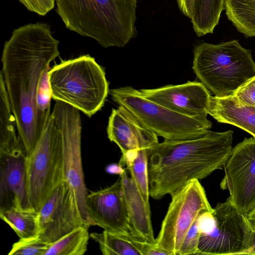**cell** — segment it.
I'll use <instances>...</instances> for the list:
<instances>
[{"label":"cell","instance_id":"obj_8","mask_svg":"<svg viewBox=\"0 0 255 255\" xmlns=\"http://www.w3.org/2000/svg\"><path fill=\"white\" fill-rule=\"evenodd\" d=\"M214 225L200 233L197 255H247L255 245V227L229 196L213 208Z\"/></svg>","mask_w":255,"mask_h":255},{"label":"cell","instance_id":"obj_21","mask_svg":"<svg viewBox=\"0 0 255 255\" xmlns=\"http://www.w3.org/2000/svg\"><path fill=\"white\" fill-rule=\"evenodd\" d=\"M228 19L246 37H255V0H225Z\"/></svg>","mask_w":255,"mask_h":255},{"label":"cell","instance_id":"obj_7","mask_svg":"<svg viewBox=\"0 0 255 255\" xmlns=\"http://www.w3.org/2000/svg\"><path fill=\"white\" fill-rule=\"evenodd\" d=\"M26 169L29 202L39 211L64 180L62 136L51 114L34 150L26 157Z\"/></svg>","mask_w":255,"mask_h":255},{"label":"cell","instance_id":"obj_14","mask_svg":"<svg viewBox=\"0 0 255 255\" xmlns=\"http://www.w3.org/2000/svg\"><path fill=\"white\" fill-rule=\"evenodd\" d=\"M86 205L93 226L109 232L131 235L120 176L111 186L88 194Z\"/></svg>","mask_w":255,"mask_h":255},{"label":"cell","instance_id":"obj_24","mask_svg":"<svg viewBox=\"0 0 255 255\" xmlns=\"http://www.w3.org/2000/svg\"><path fill=\"white\" fill-rule=\"evenodd\" d=\"M89 227H79L51 244L45 255H83L87 252Z\"/></svg>","mask_w":255,"mask_h":255},{"label":"cell","instance_id":"obj_18","mask_svg":"<svg viewBox=\"0 0 255 255\" xmlns=\"http://www.w3.org/2000/svg\"><path fill=\"white\" fill-rule=\"evenodd\" d=\"M208 113L219 123L236 126L255 137V107L240 105L233 95L211 96Z\"/></svg>","mask_w":255,"mask_h":255},{"label":"cell","instance_id":"obj_1","mask_svg":"<svg viewBox=\"0 0 255 255\" xmlns=\"http://www.w3.org/2000/svg\"><path fill=\"white\" fill-rule=\"evenodd\" d=\"M49 25L29 23L15 29L4 44L0 75L27 156L34 150L48 119L38 112L36 95L43 71L60 54Z\"/></svg>","mask_w":255,"mask_h":255},{"label":"cell","instance_id":"obj_5","mask_svg":"<svg viewBox=\"0 0 255 255\" xmlns=\"http://www.w3.org/2000/svg\"><path fill=\"white\" fill-rule=\"evenodd\" d=\"M49 77L52 99L89 118L102 108L110 91L104 69L89 55L56 64Z\"/></svg>","mask_w":255,"mask_h":255},{"label":"cell","instance_id":"obj_4","mask_svg":"<svg viewBox=\"0 0 255 255\" xmlns=\"http://www.w3.org/2000/svg\"><path fill=\"white\" fill-rule=\"evenodd\" d=\"M192 69L205 87L218 97L234 93L255 76L251 51L237 40L194 46Z\"/></svg>","mask_w":255,"mask_h":255},{"label":"cell","instance_id":"obj_19","mask_svg":"<svg viewBox=\"0 0 255 255\" xmlns=\"http://www.w3.org/2000/svg\"><path fill=\"white\" fill-rule=\"evenodd\" d=\"M225 0H196L191 22L198 37L213 33L225 9Z\"/></svg>","mask_w":255,"mask_h":255},{"label":"cell","instance_id":"obj_15","mask_svg":"<svg viewBox=\"0 0 255 255\" xmlns=\"http://www.w3.org/2000/svg\"><path fill=\"white\" fill-rule=\"evenodd\" d=\"M26 157L23 146L0 151V210L32 207L27 187Z\"/></svg>","mask_w":255,"mask_h":255},{"label":"cell","instance_id":"obj_13","mask_svg":"<svg viewBox=\"0 0 255 255\" xmlns=\"http://www.w3.org/2000/svg\"><path fill=\"white\" fill-rule=\"evenodd\" d=\"M138 90L147 99L184 116L204 118L208 114L211 95L201 82L188 81L183 84Z\"/></svg>","mask_w":255,"mask_h":255},{"label":"cell","instance_id":"obj_16","mask_svg":"<svg viewBox=\"0 0 255 255\" xmlns=\"http://www.w3.org/2000/svg\"><path fill=\"white\" fill-rule=\"evenodd\" d=\"M108 137L122 154L139 148L148 149L159 142L158 136L121 106L113 109L107 128Z\"/></svg>","mask_w":255,"mask_h":255},{"label":"cell","instance_id":"obj_11","mask_svg":"<svg viewBox=\"0 0 255 255\" xmlns=\"http://www.w3.org/2000/svg\"><path fill=\"white\" fill-rule=\"evenodd\" d=\"M221 184L236 208L247 217L255 209V137L245 138L232 148Z\"/></svg>","mask_w":255,"mask_h":255},{"label":"cell","instance_id":"obj_27","mask_svg":"<svg viewBox=\"0 0 255 255\" xmlns=\"http://www.w3.org/2000/svg\"><path fill=\"white\" fill-rule=\"evenodd\" d=\"M199 217L195 221L187 233L179 249L178 255L198 254V244L200 235Z\"/></svg>","mask_w":255,"mask_h":255},{"label":"cell","instance_id":"obj_2","mask_svg":"<svg viewBox=\"0 0 255 255\" xmlns=\"http://www.w3.org/2000/svg\"><path fill=\"white\" fill-rule=\"evenodd\" d=\"M233 131H210L192 139L164 140L148 149L149 197L170 196L192 180L221 169L232 150Z\"/></svg>","mask_w":255,"mask_h":255},{"label":"cell","instance_id":"obj_20","mask_svg":"<svg viewBox=\"0 0 255 255\" xmlns=\"http://www.w3.org/2000/svg\"><path fill=\"white\" fill-rule=\"evenodd\" d=\"M0 218L9 226L19 239L39 235V212L32 207H13L0 210Z\"/></svg>","mask_w":255,"mask_h":255},{"label":"cell","instance_id":"obj_3","mask_svg":"<svg viewBox=\"0 0 255 255\" xmlns=\"http://www.w3.org/2000/svg\"><path fill=\"white\" fill-rule=\"evenodd\" d=\"M137 0H55L56 12L69 30L104 48L123 47L135 37Z\"/></svg>","mask_w":255,"mask_h":255},{"label":"cell","instance_id":"obj_30","mask_svg":"<svg viewBox=\"0 0 255 255\" xmlns=\"http://www.w3.org/2000/svg\"><path fill=\"white\" fill-rule=\"evenodd\" d=\"M180 11L190 19L196 0H176Z\"/></svg>","mask_w":255,"mask_h":255},{"label":"cell","instance_id":"obj_26","mask_svg":"<svg viewBox=\"0 0 255 255\" xmlns=\"http://www.w3.org/2000/svg\"><path fill=\"white\" fill-rule=\"evenodd\" d=\"M50 66L42 72L36 95V104L39 113L46 118L50 115V104L52 91L49 81V72Z\"/></svg>","mask_w":255,"mask_h":255},{"label":"cell","instance_id":"obj_31","mask_svg":"<svg viewBox=\"0 0 255 255\" xmlns=\"http://www.w3.org/2000/svg\"><path fill=\"white\" fill-rule=\"evenodd\" d=\"M125 168L119 163H112L108 165L106 168L107 172L110 174H118L120 175L124 171Z\"/></svg>","mask_w":255,"mask_h":255},{"label":"cell","instance_id":"obj_10","mask_svg":"<svg viewBox=\"0 0 255 255\" xmlns=\"http://www.w3.org/2000/svg\"><path fill=\"white\" fill-rule=\"evenodd\" d=\"M51 114L62 136L64 180L73 191L84 225L89 227L93 224L86 209V199L88 193L82 161L80 111L67 104L56 101Z\"/></svg>","mask_w":255,"mask_h":255},{"label":"cell","instance_id":"obj_12","mask_svg":"<svg viewBox=\"0 0 255 255\" xmlns=\"http://www.w3.org/2000/svg\"><path fill=\"white\" fill-rule=\"evenodd\" d=\"M38 212V236L49 244L84 225L73 191L65 180Z\"/></svg>","mask_w":255,"mask_h":255},{"label":"cell","instance_id":"obj_22","mask_svg":"<svg viewBox=\"0 0 255 255\" xmlns=\"http://www.w3.org/2000/svg\"><path fill=\"white\" fill-rule=\"evenodd\" d=\"M119 164L126 168L145 201L149 202L148 149L139 148L122 154Z\"/></svg>","mask_w":255,"mask_h":255},{"label":"cell","instance_id":"obj_6","mask_svg":"<svg viewBox=\"0 0 255 255\" xmlns=\"http://www.w3.org/2000/svg\"><path fill=\"white\" fill-rule=\"evenodd\" d=\"M112 100L128 110L145 127L169 141L203 136L210 131L207 117L192 118L173 111L144 97L130 86L111 89Z\"/></svg>","mask_w":255,"mask_h":255},{"label":"cell","instance_id":"obj_33","mask_svg":"<svg viewBox=\"0 0 255 255\" xmlns=\"http://www.w3.org/2000/svg\"><path fill=\"white\" fill-rule=\"evenodd\" d=\"M247 255H255V245L248 252Z\"/></svg>","mask_w":255,"mask_h":255},{"label":"cell","instance_id":"obj_9","mask_svg":"<svg viewBox=\"0 0 255 255\" xmlns=\"http://www.w3.org/2000/svg\"><path fill=\"white\" fill-rule=\"evenodd\" d=\"M171 197L155 244L170 255H178L186 235L195 221L203 213L212 212L213 208L204 187L197 179L189 181Z\"/></svg>","mask_w":255,"mask_h":255},{"label":"cell","instance_id":"obj_28","mask_svg":"<svg viewBox=\"0 0 255 255\" xmlns=\"http://www.w3.org/2000/svg\"><path fill=\"white\" fill-rule=\"evenodd\" d=\"M232 95L240 105L255 107V76L241 86Z\"/></svg>","mask_w":255,"mask_h":255},{"label":"cell","instance_id":"obj_32","mask_svg":"<svg viewBox=\"0 0 255 255\" xmlns=\"http://www.w3.org/2000/svg\"><path fill=\"white\" fill-rule=\"evenodd\" d=\"M248 219L251 223L255 227V209L254 211L248 217Z\"/></svg>","mask_w":255,"mask_h":255},{"label":"cell","instance_id":"obj_29","mask_svg":"<svg viewBox=\"0 0 255 255\" xmlns=\"http://www.w3.org/2000/svg\"><path fill=\"white\" fill-rule=\"evenodd\" d=\"M30 11L44 16L55 6V0H18Z\"/></svg>","mask_w":255,"mask_h":255},{"label":"cell","instance_id":"obj_17","mask_svg":"<svg viewBox=\"0 0 255 255\" xmlns=\"http://www.w3.org/2000/svg\"><path fill=\"white\" fill-rule=\"evenodd\" d=\"M119 176L131 235L137 240L155 244L149 203L145 201L126 168Z\"/></svg>","mask_w":255,"mask_h":255},{"label":"cell","instance_id":"obj_25","mask_svg":"<svg viewBox=\"0 0 255 255\" xmlns=\"http://www.w3.org/2000/svg\"><path fill=\"white\" fill-rule=\"evenodd\" d=\"M51 244L38 236L20 238L14 243L8 255H45Z\"/></svg>","mask_w":255,"mask_h":255},{"label":"cell","instance_id":"obj_23","mask_svg":"<svg viewBox=\"0 0 255 255\" xmlns=\"http://www.w3.org/2000/svg\"><path fill=\"white\" fill-rule=\"evenodd\" d=\"M90 236L99 244L104 255H141L133 245L132 239L134 237L130 235L104 230L100 233H92Z\"/></svg>","mask_w":255,"mask_h":255}]
</instances>
